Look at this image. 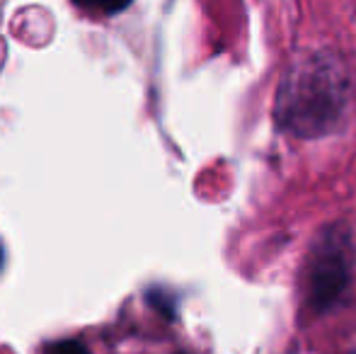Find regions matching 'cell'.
Instances as JSON below:
<instances>
[{
	"instance_id": "4",
	"label": "cell",
	"mask_w": 356,
	"mask_h": 354,
	"mask_svg": "<svg viewBox=\"0 0 356 354\" xmlns=\"http://www.w3.org/2000/svg\"><path fill=\"white\" fill-rule=\"evenodd\" d=\"M0 265H3V250H0Z\"/></svg>"
},
{
	"instance_id": "5",
	"label": "cell",
	"mask_w": 356,
	"mask_h": 354,
	"mask_svg": "<svg viewBox=\"0 0 356 354\" xmlns=\"http://www.w3.org/2000/svg\"><path fill=\"white\" fill-rule=\"evenodd\" d=\"M347 354H356V350H352V352H347Z\"/></svg>"
},
{
	"instance_id": "1",
	"label": "cell",
	"mask_w": 356,
	"mask_h": 354,
	"mask_svg": "<svg viewBox=\"0 0 356 354\" xmlns=\"http://www.w3.org/2000/svg\"><path fill=\"white\" fill-rule=\"evenodd\" d=\"M354 83L337 49H315L293 58L279 81L274 99L277 127L289 136L325 138L344 127L352 109Z\"/></svg>"
},
{
	"instance_id": "2",
	"label": "cell",
	"mask_w": 356,
	"mask_h": 354,
	"mask_svg": "<svg viewBox=\"0 0 356 354\" xmlns=\"http://www.w3.org/2000/svg\"><path fill=\"white\" fill-rule=\"evenodd\" d=\"M356 267L354 233L347 221H332L315 236L305 260V308L330 313L349 296Z\"/></svg>"
},
{
	"instance_id": "3",
	"label": "cell",
	"mask_w": 356,
	"mask_h": 354,
	"mask_svg": "<svg viewBox=\"0 0 356 354\" xmlns=\"http://www.w3.org/2000/svg\"><path fill=\"white\" fill-rule=\"evenodd\" d=\"M44 354H92V352H90L88 347L78 340H61V342L49 345Z\"/></svg>"
}]
</instances>
